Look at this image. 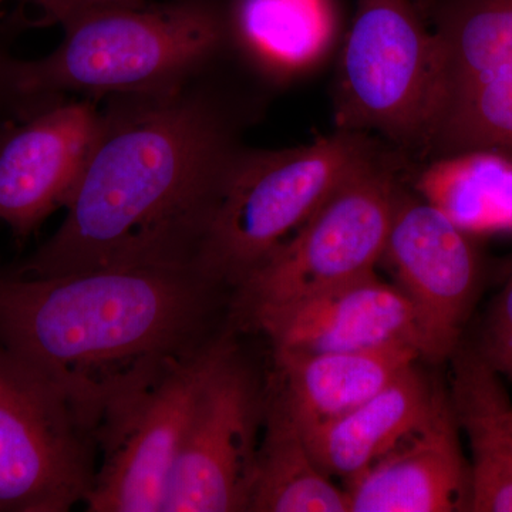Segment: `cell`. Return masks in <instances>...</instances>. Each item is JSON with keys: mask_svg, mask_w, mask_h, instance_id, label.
Segmentation results:
<instances>
[{"mask_svg": "<svg viewBox=\"0 0 512 512\" xmlns=\"http://www.w3.org/2000/svg\"><path fill=\"white\" fill-rule=\"evenodd\" d=\"M380 264L412 305L421 359H450L483 286L476 238L403 184Z\"/></svg>", "mask_w": 512, "mask_h": 512, "instance_id": "30bf717a", "label": "cell"}, {"mask_svg": "<svg viewBox=\"0 0 512 512\" xmlns=\"http://www.w3.org/2000/svg\"><path fill=\"white\" fill-rule=\"evenodd\" d=\"M427 3L434 73L421 158L512 157V0Z\"/></svg>", "mask_w": 512, "mask_h": 512, "instance_id": "8992f818", "label": "cell"}, {"mask_svg": "<svg viewBox=\"0 0 512 512\" xmlns=\"http://www.w3.org/2000/svg\"><path fill=\"white\" fill-rule=\"evenodd\" d=\"M274 386L302 430L350 412L421 359L410 345L345 352L274 350Z\"/></svg>", "mask_w": 512, "mask_h": 512, "instance_id": "9a60e30c", "label": "cell"}, {"mask_svg": "<svg viewBox=\"0 0 512 512\" xmlns=\"http://www.w3.org/2000/svg\"><path fill=\"white\" fill-rule=\"evenodd\" d=\"M384 150L369 134L336 128L302 146L237 148L222 180L202 269L237 288L340 185Z\"/></svg>", "mask_w": 512, "mask_h": 512, "instance_id": "277c9868", "label": "cell"}, {"mask_svg": "<svg viewBox=\"0 0 512 512\" xmlns=\"http://www.w3.org/2000/svg\"><path fill=\"white\" fill-rule=\"evenodd\" d=\"M16 60L9 59L0 50V116L9 111H15L19 116L28 114V106L20 99L15 83ZM10 121L0 120V128Z\"/></svg>", "mask_w": 512, "mask_h": 512, "instance_id": "7402d4cb", "label": "cell"}, {"mask_svg": "<svg viewBox=\"0 0 512 512\" xmlns=\"http://www.w3.org/2000/svg\"><path fill=\"white\" fill-rule=\"evenodd\" d=\"M9 3H30V0H0V9L5 8Z\"/></svg>", "mask_w": 512, "mask_h": 512, "instance_id": "cb8c5ba5", "label": "cell"}, {"mask_svg": "<svg viewBox=\"0 0 512 512\" xmlns=\"http://www.w3.org/2000/svg\"><path fill=\"white\" fill-rule=\"evenodd\" d=\"M402 153L384 150L313 212L232 293V323L376 271L402 187Z\"/></svg>", "mask_w": 512, "mask_h": 512, "instance_id": "5b68a950", "label": "cell"}, {"mask_svg": "<svg viewBox=\"0 0 512 512\" xmlns=\"http://www.w3.org/2000/svg\"><path fill=\"white\" fill-rule=\"evenodd\" d=\"M471 343L495 372L512 379V276L504 279Z\"/></svg>", "mask_w": 512, "mask_h": 512, "instance_id": "44dd1931", "label": "cell"}, {"mask_svg": "<svg viewBox=\"0 0 512 512\" xmlns=\"http://www.w3.org/2000/svg\"><path fill=\"white\" fill-rule=\"evenodd\" d=\"M248 511L350 512L348 491L316 463L274 384L266 390L264 430Z\"/></svg>", "mask_w": 512, "mask_h": 512, "instance_id": "d6986e66", "label": "cell"}, {"mask_svg": "<svg viewBox=\"0 0 512 512\" xmlns=\"http://www.w3.org/2000/svg\"><path fill=\"white\" fill-rule=\"evenodd\" d=\"M412 188L471 237L512 235V157L476 150L423 161Z\"/></svg>", "mask_w": 512, "mask_h": 512, "instance_id": "ffe728a7", "label": "cell"}, {"mask_svg": "<svg viewBox=\"0 0 512 512\" xmlns=\"http://www.w3.org/2000/svg\"><path fill=\"white\" fill-rule=\"evenodd\" d=\"M225 15L228 39L279 82L315 72L338 46L336 0H229Z\"/></svg>", "mask_w": 512, "mask_h": 512, "instance_id": "e0dca14e", "label": "cell"}, {"mask_svg": "<svg viewBox=\"0 0 512 512\" xmlns=\"http://www.w3.org/2000/svg\"><path fill=\"white\" fill-rule=\"evenodd\" d=\"M89 101L46 103L0 128V221L28 238L66 207L96 140Z\"/></svg>", "mask_w": 512, "mask_h": 512, "instance_id": "7c38bea8", "label": "cell"}, {"mask_svg": "<svg viewBox=\"0 0 512 512\" xmlns=\"http://www.w3.org/2000/svg\"><path fill=\"white\" fill-rule=\"evenodd\" d=\"M234 289L197 266L0 274V345L96 427L232 332Z\"/></svg>", "mask_w": 512, "mask_h": 512, "instance_id": "7a4b0ae2", "label": "cell"}, {"mask_svg": "<svg viewBox=\"0 0 512 512\" xmlns=\"http://www.w3.org/2000/svg\"><path fill=\"white\" fill-rule=\"evenodd\" d=\"M265 410L266 392L235 346L198 397L163 512L248 511Z\"/></svg>", "mask_w": 512, "mask_h": 512, "instance_id": "8fae6325", "label": "cell"}, {"mask_svg": "<svg viewBox=\"0 0 512 512\" xmlns=\"http://www.w3.org/2000/svg\"><path fill=\"white\" fill-rule=\"evenodd\" d=\"M460 431L440 384L426 419L346 483L350 512L470 511V461Z\"/></svg>", "mask_w": 512, "mask_h": 512, "instance_id": "5bb4252c", "label": "cell"}, {"mask_svg": "<svg viewBox=\"0 0 512 512\" xmlns=\"http://www.w3.org/2000/svg\"><path fill=\"white\" fill-rule=\"evenodd\" d=\"M498 274H500L501 278H510L512 276V255L508 256L507 259H504L501 262V265L498 266Z\"/></svg>", "mask_w": 512, "mask_h": 512, "instance_id": "603a6c76", "label": "cell"}, {"mask_svg": "<svg viewBox=\"0 0 512 512\" xmlns=\"http://www.w3.org/2000/svg\"><path fill=\"white\" fill-rule=\"evenodd\" d=\"M99 468L96 427L59 384L0 345V512H67Z\"/></svg>", "mask_w": 512, "mask_h": 512, "instance_id": "ba28073f", "label": "cell"}, {"mask_svg": "<svg viewBox=\"0 0 512 512\" xmlns=\"http://www.w3.org/2000/svg\"><path fill=\"white\" fill-rule=\"evenodd\" d=\"M433 73V32L419 0H357L336 67V130L421 157Z\"/></svg>", "mask_w": 512, "mask_h": 512, "instance_id": "52a82bcc", "label": "cell"}, {"mask_svg": "<svg viewBox=\"0 0 512 512\" xmlns=\"http://www.w3.org/2000/svg\"><path fill=\"white\" fill-rule=\"evenodd\" d=\"M450 360L448 393L471 450L470 511L512 512L510 396L473 343L461 340Z\"/></svg>", "mask_w": 512, "mask_h": 512, "instance_id": "2e32d148", "label": "cell"}, {"mask_svg": "<svg viewBox=\"0 0 512 512\" xmlns=\"http://www.w3.org/2000/svg\"><path fill=\"white\" fill-rule=\"evenodd\" d=\"M101 114L66 217L13 269L57 276L106 268H201L225 170L227 119L183 90L130 94Z\"/></svg>", "mask_w": 512, "mask_h": 512, "instance_id": "6da1fadb", "label": "cell"}, {"mask_svg": "<svg viewBox=\"0 0 512 512\" xmlns=\"http://www.w3.org/2000/svg\"><path fill=\"white\" fill-rule=\"evenodd\" d=\"M232 332L148 387L99 429V468L89 512H163L198 397L235 348Z\"/></svg>", "mask_w": 512, "mask_h": 512, "instance_id": "9c48e42d", "label": "cell"}, {"mask_svg": "<svg viewBox=\"0 0 512 512\" xmlns=\"http://www.w3.org/2000/svg\"><path fill=\"white\" fill-rule=\"evenodd\" d=\"M245 326L268 336L272 350L345 352L410 345L420 352L412 305L376 271L256 313Z\"/></svg>", "mask_w": 512, "mask_h": 512, "instance_id": "4fadbf2b", "label": "cell"}, {"mask_svg": "<svg viewBox=\"0 0 512 512\" xmlns=\"http://www.w3.org/2000/svg\"><path fill=\"white\" fill-rule=\"evenodd\" d=\"M60 26L59 46L16 60V90L29 109L57 94H153L184 80L228 42L217 0H30Z\"/></svg>", "mask_w": 512, "mask_h": 512, "instance_id": "3957f363", "label": "cell"}, {"mask_svg": "<svg viewBox=\"0 0 512 512\" xmlns=\"http://www.w3.org/2000/svg\"><path fill=\"white\" fill-rule=\"evenodd\" d=\"M439 387L416 363L350 412L301 429L313 458L328 476L348 483L426 419Z\"/></svg>", "mask_w": 512, "mask_h": 512, "instance_id": "ac0fdd59", "label": "cell"}]
</instances>
